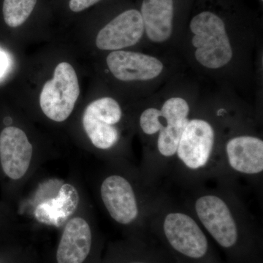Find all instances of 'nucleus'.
<instances>
[{"label":"nucleus","instance_id":"f257e3e1","mask_svg":"<svg viewBox=\"0 0 263 263\" xmlns=\"http://www.w3.org/2000/svg\"><path fill=\"white\" fill-rule=\"evenodd\" d=\"M106 164L95 183L99 202L114 223L136 231L148 219L143 176L125 161Z\"/></svg>","mask_w":263,"mask_h":263},{"label":"nucleus","instance_id":"f03ea898","mask_svg":"<svg viewBox=\"0 0 263 263\" xmlns=\"http://www.w3.org/2000/svg\"><path fill=\"white\" fill-rule=\"evenodd\" d=\"M193 210L199 224L228 253H237L245 245V221L237 205L226 193L198 194L194 198Z\"/></svg>","mask_w":263,"mask_h":263},{"label":"nucleus","instance_id":"7ed1b4c3","mask_svg":"<svg viewBox=\"0 0 263 263\" xmlns=\"http://www.w3.org/2000/svg\"><path fill=\"white\" fill-rule=\"evenodd\" d=\"M46 157L25 128L7 124L0 132V173L18 197L42 167Z\"/></svg>","mask_w":263,"mask_h":263},{"label":"nucleus","instance_id":"20e7f679","mask_svg":"<svg viewBox=\"0 0 263 263\" xmlns=\"http://www.w3.org/2000/svg\"><path fill=\"white\" fill-rule=\"evenodd\" d=\"M122 119L120 104L108 97L93 100L81 114L80 127L84 141L108 163L122 162L117 152L122 139Z\"/></svg>","mask_w":263,"mask_h":263},{"label":"nucleus","instance_id":"39448f33","mask_svg":"<svg viewBox=\"0 0 263 263\" xmlns=\"http://www.w3.org/2000/svg\"><path fill=\"white\" fill-rule=\"evenodd\" d=\"M157 221L161 238L180 261L203 263L210 259L209 238L195 216L184 211L169 210Z\"/></svg>","mask_w":263,"mask_h":263},{"label":"nucleus","instance_id":"423d86ee","mask_svg":"<svg viewBox=\"0 0 263 263\" xmlns=\"http://www.w3.org/2000/svg\"><path fill=\"white\" fill-rule=\"evenodd\" d=\"M85 195L79 181L74 178L50 181L48 193L47 183L40 186L26 210L36 223L61 228L76 212Z\"/></svg>","mask_w":263,"mask_h":263},{"label":"nucleus","instance_id":"0eeeda50","mask_svg":"<svg viewBox=\"0 0 263 263\" xmlns=\"http://www.w3.org/2000/svg\"><path fill=\"white\" fill-rule=\"evenodd\" d=\"M190 106L184 99L166 100L161 110L147 108L140 116L139 125L146 136H157V151L164 159L176 156L180 138L190 120Z\"/></svg>","mask_w":263,"mask_h":263},{"label":"nucleus","instance_id":"6e6552de","mask_svg":"<svg viewBox=\"0 0 263 263\" xmlns=\"http://www.w3.org/2000/svg\"><path fill=\"white\" fill-rule=\"evenodd\" d=\"M92 208L85 195L76 212L62 226L56 263H85L89 258L97 236Z\"/></svg>","mask_w":263,"mask_h":263},{"label":"nucleus","instance_id":"1a4fd4ad","mask_svg":"<svg viewBox=\"0 0 263 263\" xmlns=\"http://www.w3.org/2000/svg\"><path fill=\"white\" fill-rule=\"evenodd\" d=\"M80 85L73 66L60 62L51 79L43 84L39 96L41 114L49 122L63 124L68 121L80 95Z\"/></svg>","mask_w":263,"mask_h":263},{"label":"nucleus","instance_id":"9d476101","mask_svg":"<svg viewBox=\"0 0 263 263\" xmlns=\"http://www.w3.org/2000/svg\"><path fill=\"white\" fill-rule=\"evenodd\" d=\"M195 35L192 40L195 58L200 65L209 69H218L229 63L233 49L226 25L220 17L210 11L195 15L190 24Z\"/></svg>","mask_w":263,"mask_h":263},{"label":"nucleus","instance_id":"9b49d317","mask_svg":"<svg viewBox=\"0 0 263 263\" xmlns=\"http://www.w3.org/2000/svg\"><path fill=\"white\" fill-rule=\"evenodd\" d=\"M215 143L212 124L202 119H190L183 130L176 156L181 167L190 173H201L211 165Z\"/></svg>","mask_w":263,"mask_h":263},{"label":"nucleus","instance_id":"f8f14e48","mask_svg":"<svg viewBox=\"0 0 263 263\" xmlns=\"http://www.w3.org/2000/svg\"><path fill=\"white\" fill-rule=\"evenodd\" d=\"M143 33L144 26L140 11L127 10L99 31L95 44L102 51H119L136 45L143 37Z\"/></svg>","mask_w":263,"mask_h":263},{"label":"nucleus","instance_id":"ddd939ff","mask_svg":"<svg viewBox=\"0 0 263 263\" xmlns=\"http://www.w3.org/2000/svg\"><path fill=\"white\" fill-rule=\"evenodd\" d=\"M106 63L112 75L122 81L152 80L163 70V64L155 57L122 50L110 52Z\"/></svg>","mask_w":263,"mask_h":263},{"label":"nucleus","instance_id":"4468645a","mask_svg":"<svg viewBox=\"0 0 263 263\" xmlns=\"http://www.w3.org/2000/svg\"><path fill=\"white\" fill-rule=\"evenodd\" d=\"M226 163L235 174L259 176L263 172V141L257 137L238 136L226 145Z\"/></svg>","mask_w":263,"mask_h":263},{"label":"nucleus","instance_id":"2eb2a0df","mask_svg":"<svg viewBox=\"0 0 263 263\" xmlns=\"http://www.w3.org/2000/svg\"><path fill=\"white\" fill-rule=\"evenodd\" d=\"M140 13L144 32L150 41L163 43L171 37L174 21V0H143Z\"/></svg>","mask_w":263,"mask_h":263},{"label":"nucleus","instance_id":"dca6fc26","mask_svg":"<svg viewBox=\"0 0 263 263\" xmlns=\"http://www.w3.org/2000/svg\"><path fill=\"white\" fill-rule=\"evenodd\" d=\"M37 0H3V15L10 28L23 25L35 8Z\"/></svg>","mask_w":263,"mask_h":263},{"label":"nucleus","instance_id":"f3484780","mask_svg":"<svg viewBox=\"0 0 263 263\" xmlns=\"http://www.w3.org/2000/svg\"><path fill=\"white\" fill-rule=\"evenodd\" d=\"M100 1L101 0H70L69 8L73 13H81Z\"/></svg>","mask_w":263,"mask_h":263},{"label":"nucleus","instance_id":"a211bd4d","mask_svg":"<svg viewBox=\"0 0 263 263\" xmlns=\"http://www.w3.org/2000/svg\"><path fill=\"white\" fill-rule=\"evenodd\" d=\"M123 263H159L158 261L153 257L152 256H148V257H141V258H136L134 259H132V260L129 261V262H123Z\"/></svg>","mask_w":263,"mask_h":263},{"label":"nucleus","instance_id":"6ab92c4d","mask_svg":"<svg viewBox=\"0 0 263 263\" xmlns=\"http://www.w3.org/2000/svg\"><path fill=\"white\" fill-rule=\"evenodd\" d=\"M3 57H1V54H0V74L2 73V70L1 69H3V67H5L4 62L5 60L4 59H2Z\"/></svg>","mask_w":263,"mask_h":263},{"label":"nucleus","instance_id":"aec40b11","mask_svg":"<svg viewBox=\"0 0 263 263\" xmlns=\"http://www.w3.org/2000/svg\"><path fill=\"white\" fill-rule=\"evenodd\" d=\"M261 1H262V0H261Z\"/></svg>","mask_w":263,"mask_h":263}]
</instances>
